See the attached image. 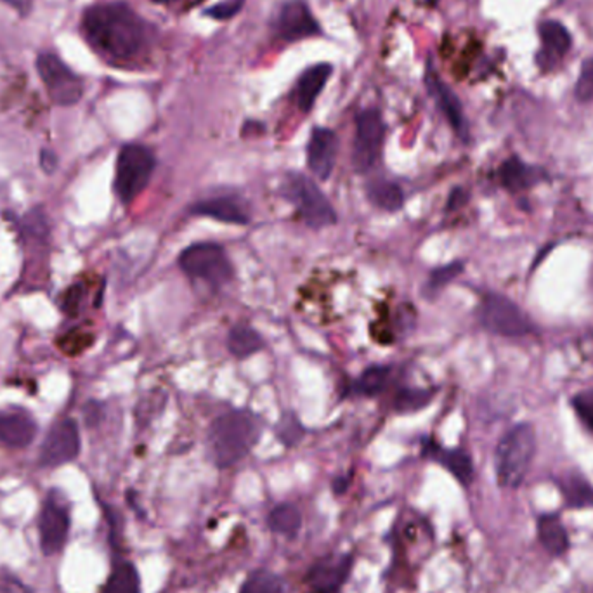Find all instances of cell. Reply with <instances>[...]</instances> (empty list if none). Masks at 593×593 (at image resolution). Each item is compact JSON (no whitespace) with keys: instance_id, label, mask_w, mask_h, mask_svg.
Returning <instances> with one entry per match:
<instances>
[{"instance_id":"34","label":"cell","mask_w":593,"mask_h":593,"mask_svg":"<svg viewBox=\"0 0 593 593\" xmlns=\"http://www.w3.org/2000/svg\"><path fill=\"white\" fill-rule=\"evenodd\" d=\"M245 0H224V2H218L216 5L209 7L205 11V14L209 18H214V20H218V21H224V20H229L233 16H236L242 7H243Z\"/></svg>"},{"instance_id":"30","label":"cell","mask_w":593,"mask_h":593,"mask_svg":"<svg viewBox=\"0 0 593 593\" xmlns=\"http://www.w3.org/2000/svg\"><path fill=\"white\" fill-rule=\"evenodd\" d=\"M432 392L424 389H403L394 399V409L398 413H413L431 403Z\"/></svg>"},{"instance_id":"26","label":"cell","mask_w":593,"mask_h":593,"mask_svg":"<svg viewBox=\"0 0 593 593\" xmlns=\"http://www.w3.org/2000/svg\"><path fill=\"white\" fill-rule=\"evenodd\" d=\"M103 593H141V580L137 569L130 562L119 564L110 574Z\"/></svg>"},{"instance_id":"18","label":"cell","mask_w":593,"mask_h":593,"mask_svg":"<svg viewBox=\"0 0 593 593\" xmlns=\"http://www.w3.org/2000/svg\"><path fill=\"white\" fill-rule=\"evenodd\" d=\"M191 214L198 218H209L226 224H249V212L233 198H210L198 202L191 207Z\"/></svg>"},{"instance_id":"25","label":"cell","mask_w":593,"mask_h":593,"mask_svg":"<svg viewBox=\"0 0 593 593\" xmlns=\"http://www.w3.org/2000/svg\"><path fill=\"white\" fill-rule=\"evenodd\" d=\"M434 457L441 462L442 467L448 468L462 484H470L474 479V465L472 458L464 449H441L436 448Z\"/></svg>"},{"instance_id":"27","label":"cell","mask_w":593,"mask_h":593,"mask_svg":"<svg viewBox=\"0 0 593 593\" xmlns=\"http://www.w3.org/2000/svg\"><path fill=\"white\" fill-rule=\"evenodd\" d=\"M562 495L571 508H585L593 505V488L580 475H569L561 482Z\"/></svg>"},{"instance_id":"3","label":"cell","mask_w":593,"mask_h":593,"mask_svg":"<svg viewBox=\"0 0 593 593\" xmlns=\"http://www.w3.org/2000/svg\"><path fill=\"white\" fill-rule=\"evenodd\" d=\"M536 451V434L530 424H519L508 431L497 446L495 467L501 488L515 490L524 481Z\"/></svg>"},{"instance_id":"5","label":"cell","mask_w":593,"mask_h":593,"mask_svg":"<svg viewBox=\"0 0 593 593\" xmlns=\"http://www.w3.org/2000/svg\"><path fill=\"white\" fill-rule=\"evenodd\" d=\"M153 152L143 144H127L117 158L115 193L122 203L134 202L148 186L155 172Z\"/></svg>"},{"instance_id":"23","label":"cell","mask_w":593,"mask_h":593,"mask_svg":"<svg viewBox=\"0 0 593 593\" xmlns=\"http://www.w3.org/2000/svg\"><path fill=\"white\" fill-rule=\"evenodd\" d=\"M262 347H264V341H262L260 334L247 325H236L227 334V349L238 359H245V358L253 356Z\"/></svg>"},{"instance_id":"28","label":"cell","mask_w":593,"mask_h":593,"mask_svg":"<svg viewBox=\"0 0 593 593\" xmlns=\"http://www.w3.org/2000/svg\"><path fill=\"white\" fill-rule=\"evenodd\" d=\"M240 593H288V587L278 574L260 569L250 574Z\"/></svg>"},{"instance_id":"20","label":"cell","mask_w":593,"mask_h":593,"mask_svg":"<svg viewBox=\"0 0 593 593\" xmlns=\"http://www.w3.org/2000/svg\"><path fill=\"white\" fill-rule=\"evenodd\" d=\"M536 532L539 543L550 556L562 557L569 550V534L564 528L559 515L556 514L539 515L536 523Z\"/></svg>"},{"instance_id":"9","label":"cell","mask_w":593,"mask_h":593,"mask_svg":"<svg viewBox=\"0 0 593 593\" xmlns=\"http://www.w3.org/2000/svg\"><path fill=\"white\" fill-rule=\"evenodd\" d=\"M385 125L376 110H365L356 119L352 165L358 172L372 170L382 156Z\"/></svg>"},{"instance_id":"29","label":"cell","mask_w":593,"mask_h":593,"mask_svg":"<svg viewBox=\"0 0 593 593\" xmlns=\"http://www.w3.org/2000/svg\"><path fill=\"white\" fill-rule=\"evenodd\" d=\"M391 376V368L387 367H372L368 370H365L363 374L359 375V378L354 383V392L361 394V396H368L374 398L376 394H380Z\"/></svg>"},{"instance_id":"40","label":"cell","mask_w":593,"mask_h":593,"mask_svg":"<svg viewBox=\"0 0 593 593\" xmlns=\"http://www.w3.org/2000/svg\"><path fill=\"white\" fill-rule=\"evenodd\" d=\"M152 2H156V4H170L174 0H152Z\"/></svg>"},{"instance_id":"10","label":"cell","mask_w":593,"mask_h":593,"mask_svg":"<svg viewBox=\"0 0 593 593\" xmlns=\"http://www.w3.org/2000/svg\"><path fill=\"white\" fill-rule=\"evenodd\" d=\"M70 508L58 491H51L42 505L38 517L40 548L45 556L62 552L70 532Z\"/></svg>"},{"instance_id":"38","label":"cell","mask_w":593,"mask_h":593,"mask_svg":"<svg viewBox=\"0 0 593 593\" xmlns=\"http://www.w3.org/2000/svg\"><path fill=\"white\" fill-rule=\"evenodd\" d=\"M465 198H467V194H465L464 189H460V187L453 189V193L449 194V200H448V210H455V209H458L460 205H464V203H465Z\"/></svg>"},{"instance_id":"4","label":"cell","mask_w":593,"mask_h":593,"mask_svg":"<svg viewBox=\"0 0 593 593\" xmlns=\"http://www.w3.org/2000/svg\"><path fill=\"white\" fill-rule=\"evenodd\" d=\"M281 194L312 229L328 227L339 220L326 194L308 176L290 174L281 185Z\"/></svg>"},{"instance_id":"31","label":"cell","mask_w":593,"mask_h":593,"mask_svg":"<svg viewBox=\"0 0 593 593\" xmlns=\"http://www.w3.org/2000/svg\"><path fill=\"white\" fill-rule=\"evenodd\" d=\"M276 436L284 446H295L304 436V429L295 415H283L280 424L276 427Z\"/></svg>"},{"instance_id":"41","label":"cell","mask_w":593,"mask_h":593,"mask_svg":"<svg viewBox=\"0 0 593 593\" xmlns=\"http://www.w3.org/2000/svg\"><path fill=\"white\" fill-rule=\"evenodd\" d=\"M427 2H429V4H436L437 0H427Z\"/></svg>"},{"instance_id":"14","label":"cell","mask_w":593,"mask_h":593,"mask_svg":"<svg viewBox=\"0 0 593 593\" xmlns=\"http://www.w3.org/2000/svg\"><path fill=\"white\" fill-rule=\"evenodd\" d=\"M352 571V556H341L314 564L308 574L312 593H339Z\"/></svg>"},{"instance_id":"17","label":"cell","mask_w":593,"mask_h":593,"mask_svg":"<svg viewBox=\"0 0 593 593\" xmlns=\"http://www.w3.org/2000/svg\"><path fill=\"white\" fill-rule=\"evenodd\" d=\"M538 31L543 44L541 51L538 53V64L541 68H552L571 49V33L562 23L554 20L543 21Z\"/></svg>"},{"instance_id":"32","label":"cell","mask_w":593,"mask_h":593,"mask_svg":"<svg viewBox=\"0 0 593 593\" xmlns=\"http://www.w3.org/2000/svg\"><path fill=\"white\" fill-rule=\"evenodd\" d=\"M464 271V264L462 262H453L442 268H437L431 273V278L427 281V288L431 292H437L442 286H446L451 280H455L460 273Z\"/></svg>"},{"instance_id":"1","label":"cell","mask_w":593,"mask_h":593,"mask_svg":"<svg viewBox=\"0 0 593 593\" xmlns=\"http://www.w3.org/2000/svg\"><path fill=\"white\" fill-rule=\"evenodd\" d=\"M82 33L94 51L111 62H128L144 53L148 25L122 2L97 4L86 11Z\"/></svg>"},{"instance_id":"21","label":"cell","mask_w":593,"mask_h":593,"mask_svg":"<svg viewBox=\"0 0 593 593\" xmlns=\"http://www.w3.org/2000/svg\"><path fill=\"white\" fill-rule=\"evenodd\" d=\"M368 200L375 207L385 210V212H398L405 205V193L399 185L392 181L376 179L367 186Z\"/></svg>"},{"instance_id":"15","label":"cell","mask_w":593,"mask_h":593,"mask_svg":"<svg viewBox=\"0 0 593 593\" xmlns=\"http://www.w3.org/2000/svg\"><path fill=\"white\" fill-rule=\"evenodd\" d=\"M425 82H427V89L429 93L432 94L437 106L441 108V111L444 113V117L448 119V122L455 128V132L460 137H467V122H465V115H464V108L460 104V99L457 97V94L453 93L437 75L434 70H427L425 75Z\"/></svg>"},{"instance_id":"24","label":"cell","mask_w":593,"mask_h":593,"mask_svg":"<svg viewBox=\"0 0 593 593\" xmlns=\"http://www.w3.org/2000/svg\"><path fill=\"white\" fill-rule=\"evenodd\" d=\"M536 170L523 163L519 158H510L499 167V181L512 193L530 187L536 181Z\"/></svg>"},{"instance_id":"19","label":"cell","mask_w":593,"mask_h":593,"mask_svg":"<svg viewBox=\"0 0 593 593\" xmlns=\"http://www.w3.org/2000/svg\"><path fill=\"white\" fill-rule=\"evenodd\" d=\"M330 75H332V66L330 64H316L312 68H308L301 75V78L297 82V89H295V99H297V104L302 111L311 110L317 95L326 86Z\"/></svg>"},{"instance_id":"35","label":"cell","mask_w":593,"mask_h":593,"mask_svg":"<svg viewBox=\"0 0 593 593\" xmlns=\"http://www.w3.org/2000/svg\"><path fill=\"white\" fill-rule=\"evenodd\" d=\"M572 406H574V411L578 413V416L581 418V422L593 431V389L580 392L572 399Z\"/></svg>"},{"instance_id":"36","label":"cell","mask_w":593,"mask_h":593,"mask_svg":"<svg viewBox=\"0 0 593 593\" xmlns=\"http://www.w3.org/2000/svg\"><path fill=\"white\" fill-rule=\"evenodd\" d=\"M89 345H91V337L86 334H80V332L66 334L60 342V347L64 350V354H78Z\"/></svg>"},{"instance_id":"7","label":"cell","mask_w":593,"mask_h":593,"mask_svg":"<svg viewBox=\"0 0 593 593\" xmlns=\"http://www.w3.org/2000/svg\"><path fill=\"white\" fill-rule=\"evenodd\" d=\"M38 75L58 106H71L80 101L84 94V82L53 53H42L37 58Z\"/></svg>"},{"instance_id":"13","label":"cell","mask_w":593,"mask_h":593,"mask_svg":"<svg viewBox=\"0 0 593 593\" xmlns=\"http://www.w3.org/2000/svg\"><path fill=\"white\" fill-rule=\"evenodd\" d=\"M339 153V137L334 130L325 127H316L312 130L306 158H308V169L311 170L312 176L319 181H326L337 161Z\"/></svg>"},{"instance_id":"6","label":"cell","mask_w":593,"mask_h":593,"mask_svg":"<svg viewBox=\"0 0 593 593\" xmlns=\"http://www.w3.org/2000/svg\"><path fill=\"white\" fill-rule=\"evenodd\" d=\"M179 268L193 280H202L210 286H224L233 280L235 269L224 249L212 243H194L181 251Z\"/></svg>"},{"instance_id":"22","label":"cell","mask_w":593,"mask_h":593,"mask_svg":"<svg viewBox=\"0 0 593 593\" xmlns=\"http://www.w3.org/2000/svg\"><path fill=\"white\" fill-rule=\"evenodd\" d=\"M269 530L284 538H295L302 528V514L292 503H281L269 512Z\"/></svg>"},{"instance_id":"37","label":"cell","mask_w":593,"mask_h":593,"mask_svg":"<svg viewBox=\"0 0 593 593\" xmlns=\"http://www.w3.org/2000/svg\"><path fill=\"white\" fill-rule=\"evenodd\" d=\"M82 286H73V288H70V292L66 293V304H64V309H66V312H75V309H77V306H78V302H80V299H82Z\"/></svg>"},{"instance_id":"11","label":"cell","mask_w":593,"mask_h":593,"mask_svg":"<svg viewBox=\"0 0 593 593\" xmlns=\"http://www.w3.org/2000/svg\"><path fill=\"white\" fill-rule=\"evenodd\" d=\"M80 436L73 420L62 418L56 422L44 439L38 462L42 467H60L78 457Z\"/></svg>"},{"instance_id":"12","label":"cell","mask_w":593,"mask_h":593,"mask_svg":"<svg viewBox=\"0 0 593 593\" xmlns=\"http://www.w3.org/2000/svg\"><path fill=\"white\" fill-rule=\"evenodd\" d=\"M275 30L278 37L288 42L302 40L319 33V25L302 0H288L281 5L275 21Z\"/></svg>"},{"instance_id":"16","label":"cell","mask_w":593,"mask_h":593,"mask_svg":"<svg viewBox=\"0 0 593 593\" xmlns=\"http://www.w3.org/2000/svg\"><path fill=\"white\" fill-rule=\"evenodd\" d=\"M37 434V425L29 413L20 409L0 411V446L27 448Z\"/></svg>"},{"instance_id":"2","label":"cell","mask_w":593,"mask_h":593,"mask_svg":"<svg viewBox=\"0 0 593 593\" xmlns=\"http://www.w3.org/2000/svg\"><path fill=\"white\" fill-rule=\"evenodd\" d=\"M260 422L245 409H231L218 416L209 429V451L218 468L242 462L259 442Z\"/></svg>"},{"instance_id":"39","label":"cell","mask_w":593,"mask_h":593,"mask_svg":"<svg viewBox=\"0 0 593 593\" xmlns=\"http://www.w3.org/2000/svg\"><path fill=\"white\" fill-rule=\"evenodd\" d=\"M40 163H42V167H44L45 172H53L56 169V156H54V153H51V152L45 150L40 155Z\"/></svg>"},{"instance_id":"33","label":"cell","mask_w":593,"mask_h":593,"mask_svg":"<svg viewBox=\"0 0 593 593\" xmlns=\"http://www.w3.org/2000/svg\"><path fill=\"white\" fill-rule=\"evenodd\" d=\"M574 94L578 97V101H592L593 99V58L587 60L581 66L576 87H574Z\"/></svg>"},{"instance_id":"8","label":"cell","mask_w":593,"mask_h":593,"mask_svg":"<svg viewBox=\"0 0 593 593\" xmlns=\"http://www.w3.org/2000/svg\"><path fill=\"white\" fill-rule=\"evenodd\" d=\"M481 325L501 337H523L531 332L530 319L507 297L490 293L479 308Z\"/></svg>"}]
</instances>
